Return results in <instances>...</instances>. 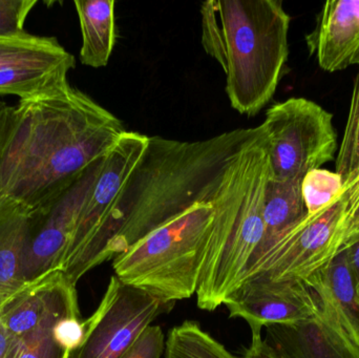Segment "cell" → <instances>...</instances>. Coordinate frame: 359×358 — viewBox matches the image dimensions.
Returning <instances> with one entry per match:
<instances>
[{"label": "cell", "instance_id": "cell-1", "mask_svg": "<svg viewBox=\"0 0 359 358\" xmlns=\"http://www.w3.org/2000/svg\"><path fill=\"white\" fill-rule=\"evenodd\" d=\"M69 80L0 111V199L29 214L50 205L126 132Z\"/></svg>", "mask_w": 359, "mask_h": 358}, {"label": "cell", "instance_id": "cell-2", "mask_svg": "<svg viewBox=\"0 0 359 358\" xmlns=\"http://www.w3.org/2000/svg\"><path fill=\"white\" fill-rule=\"evenodd\" d=\"M255 128H241L194 142L149 137L111 220L109 260L210 193L226 164Z\"/></svg>", "mask_w": 359, "mask_h": 358}, {"label": "cell", "instance_id": "cell-3", "mask_svg": "<svg viewBox=\"0 0 359 358\" xmlns=\"http://www.w3.org/2000/svg\"><path fill=\"white\" fill-rule=\"evenodd\" d=\"M202 43L226 74L232 109L257 115L276 94L289 57L291 17L282 0L202 4Z\"/></svg>", "mask_w": 359, "mask_h": 358}, {"label": "cell", "instance_id": "cell-4", "mask_svg": "<svg viewBox=\"0 0 359 358\" xmlns=\"http://www.w3.org/2000/svg\"><path fill=\"white\" fill-rule=\"evenodd\" d=\"M269 177V145L261 124L228 160L213 197L215 216L196 292L201 310H217L244 282L263 239Z\"/></svg>", "mask_w": 359, "mask_h": 358}, {"label": "cell", "instance_id": "cell-5", "mask_svg": "<svg viewBox=\"0 0 359 358\" xmlns=\"http://www.w3.org/2000/svg\"><path fill=\"white\" fill-rule=\"evenodd\" d=\"M217 185L204 198L116 256L113 259L116 277L164 303L191 298L198 289L215 216L213 197Z\"/></svg>", "mask_w": 359, "mask_h": 358}, {"label": "cell", "instance_id": "cell-6", "mask_svg": "<svg viewBox=\"0 0 359 358\" xmlns=\"http://www.w3.org/2000/svg\"><path fill=\"white\" fill-rule=\"evenodd\" d=\"M149 137L126 132L105 156L80 210L61 271L77 285L88 271L109 260L111 220L118 201L149 146Z\"/></svg>", "mask_w": 359, "mask_h": 358}, {"label": "cell", "instance_id": "cell-7", "mask_svg": "<svg viewBox=\"0 0 359 358\" xmlns=\"http://www.w3.org/2000/svg\"><path fill=\"white\" fill-rule=\"evenodd\" d=\"M270 177L303 182L306 174L337 159L339 151L333 115L314 101L287 99L266 113Z\"/></svg>", "mask_w": 359, "mask_h": 358}, {"label": "cell", "instance_id": "cell-8", "mask_svg": "<svg viewBox=\"0 0 359 358\" xmlns=\"http://www.w3.org/2000/svg\"><path fill=\"white\" fill-rule=\"evenodd\" d=\"M176 303H164L151 294L122 283L115 275L90 319L83 342L67 358H120L158 317Z\"/></svg>", "mask_w": 359, "mask_h": 358}, {"label": "cell", "instance_id": "cell-9", "mask_svg": "<svg viewBox=\"0 0 359 358\" xmlns=\"http://www.w3.org/2000/svg\"><path fill=\"white\" fill-rule=\"evenodd\" d=\"M103 159L88 168L58 199L31 214L23 258V275L27 285L62 268L80 210L96 180Z\"/></svg>", "mask_w": 359, "mask_h": 358}, {"label": "cell", "instance_id": "cell-10", "mask_svg": "<svg viewBox=\"0 0 359 358\" xmlns=\"http://www.w3.org/2000/svg\"><path fill=\"white\" fill-rule=\"evenodd\" d=\"M223 305L230 317L246 321L251 332L309 319L320 308L318 296L305 282L261 277L245 281Z\"/></svg>", "mask_w": 359, "mask_h": 358}, {"label": "cell", "instance_id": "cell-11", "mask_svg": "<svg viewBox=\"0 0 359 358\" xmlns=\"http://www.w3.org/2000/svg\"><path fill=\"white\" fill-rule=\"evenodd\" d=\"M80 315L75 284L58 270L25 286L0 309V321L25 338L52 319Z\"/></svg>", "mask_w": 359, "mask_h": 358}, {"label": "cell", "instance_id": "cell-12", "mask_svg": "<svg viewBox=\"0 0 359 358\" xmlns=\"http://www.w3.org/2000/svg\"><path fill=\"white\" fill-rule=\"evenodd\" d=\"M306 43L329 73L359 65V0L327 1Z\"/></svg>", "mask_w": 359, "mask_h": 358}, {"label": "cell", "instance_id": "cell-13", "mask_svg": "<svg viewBox=\"0 0 359 358\" xmlns=\"http://www.w3.org/2000/svg\"><path fill=\"white\" fill-rule=\"evenodd\" d=\"M266 331V342L289 358H359L358 343L322 308L309 319Z\"/></svg>", "mask_w": 359, "mask_h": 358}, {"label": "cell", "instance_id": "cell-14", "mask_svg": "<svg viewBox=\"0 0 359 358\" xmlns=\"http://www.w3.org/2000/svg\"><path fill=\"white\" fill-rule=\"evenodd\" d=\"M320 308L359 344V296L343 250L305 280Z\"/></svg>", "mask_w": 359, "mask_h": 358}, {"label": "cell", "instance_id": "cell-15", "mask_svg": "<svg viewBox=\"0 0 359 358\" xmlns=\"http://www.w3.org/2000/svg\"><path fill=\"white\" fill-rule=\"evenodd\" d=\"M29 218L16 202L0 199V309L27 286L23 258Z\"/></svg>", "mask_w": 359, "mask_h": 358}, {"label": "cell", "instance_id": "cell-16", "mask_svg": "<svg viewBox=\"0 0 359 358\" xmlns=\"http://www.w3.org/2000/svg\"><path fill=\"white\" fill-rule=\"evenodd\" d=\"M115 0L74 2L81 29L80 61L86 67H107L116 43Z\"/></svg>", "mask_w": 359, "mask_h": 358}, {"label": "cell", "instance_id": "cell-17", "mask_svg": "<svg viewBox=\"0 0 359 358\" xmlns=\"http://www.w3.org/2000/svg\"><path fill=\"white\" fill-rule=\"evenodd\" d=\"M307 214L302 193V182L276 180L269 177L264 197L263 239L249 263L248 269L284 231Z\"/></svg>", "mask_w": 359, "mask_h": 358}, {"label": "cell", "instance_id": "cell-18", "mask_svg": "<svg viewBox=\"0 0 359 358\" xmlns=\"http://www.w3.org/2000/svg\"><path fill=\"white\" fill-rule=\"evenodd\" d=\"M76 65L75 57L58 39L29 32L0 35V69L13 67H55Z\"/></svg>", "mask_w": 359, "mask_h": 358}, {"label": "cell", "instance_id": "cell-19", "mask_svg": "<svg viewBox=\"0 0 359 358\" xmlns=\"http://www.w3.org/2000/svg\"><path fill=\"white\" fill-rule=\"evenodd\" d=\"M75 65L55 67H13L0 69V98L16 96L29 98L41 90L67 81Z\"/></svg>", "mask_w": 359, "mask_h": 358}, {"label": "cell", "instance_id": "cell-20", "mask_svg": "<svg viewBox=\"0 0 359 358\" xmlns=\"http://www.w3.org/2000/svg\"><path fill=\"white\" fill-rule=\"evenodd\" d=\"M164 358H243L232 354L223 344L204 331L196 321L175 326L166 338Z\"/></svg>", "mask_w": 359, "mask_h": 358}, {"label": "cell", "instance_id": "cell-21", "mask_svg": "<svg viewBox=\"0 0 359 358\" xmlns=\"http://www.w3.org/2000/svg\"><path fill=\"white\" fill-rule=\"evenodd\" d=\"M335 172L344 185L359 176V71L354 79L343 140L335 159Z\"/></svg>", "mask_w": 359, "mask_h": 358}, {"label": "cell", "instance_id": "cell-22", "mask_svg": "<svg viewBox=\"0 0 359 358\" xmlns=\"http://www.w3.org/2000/svg\"><path fill=\"white\" fill-rule=\"evenodd\" d=\"M344 187L343 180L330 170H312L302 182V193L308 214H314L330 203Z\"/></svg>", "mask_w": 359, "mask_h": 358}, {"label": "cell", "instance_id": "cell-23", "mask_svg": "<svg viewBox=\"0 0 359 358\" xmlns=\"http://www.w3.org/2000/svg\"><path fill=\"white\" fill-rule=\"evenodd\" d=\"M62 319L65 317L52 319L22 338L25 340V351L21 358H67L71 352L54 336L55 325Z\"/></svg>", "mask_w": 359, "mask_h": 358}, {"label": "cell", "instance_id": "cell-24", "mask_svg": "<svg viewBox=\"0 0 359 358\" xmlns=\"http://www.w3.org/2000/svg\"><path fill=\"white\" fill-rule=\"evenodd\" d=\"M37 0H0V35L25 32V21Z\"/></svg>", "mask_w": 359, "mask_h": 358}, {"label": "cell", "instance_id": "cell-25", "mask_svg": "<svg viewBox=\"0 0 359 358\" xmlns=\"http://www.w3.org/2000/svg\"><path fill=\"white\" fill-rule=\"evenodd\" d=\"M166 338L158 325H149L120 358L164 357Z\"/></svg>", "mask_w": 359, "mask_h": 358}, {"label": "cell", "instance_id": "cell-26", "mask_svg": "<svg viewBox=\"0 0 359 358\" xmlns=\"http://www.w3.org/2000/svg\"><path fill=\"white\" fill-rule=\"evenodd\" d=\"M54 336L65 348L72 352L83 342L86 321H82L80 315L65 317L55 325Z\"/></svg>", "mask_w": 359, "mask_h": 358}, {"label": "cell", "instance_id": "cell-27", "mask_svg": "<svg viewBox=\"0 0 359 358\" xmlns=\"http://www.w3.org/2000/svg\"><path fill=\"white\" fill-rule=\"evenodd\" d=\"M23 351L25 340L0 321V358H21Z\"/></svg>", "mask_w": 359, "mask_h": 358}, {"label": "cell", "instance_id": "cell-28", "mask_svg": "<svg viewBox=\"0 0 359 358\" xmlns=\"http://www.w3.org/2000/svg\"><path fill=\"white\" fill-rule=\"evenodd\" d=\"M243 358H289L270 346L262 338V332H251V344Z\"/></svg>", "mask_w": 359, "mask_h": 358}, {"label": "cell", "instance_id": "cell-29", "mask_svg": "<svg viewBox=\"0 0 359 358\" xmlns=\"http://www.w3.org/2000/svg\"><path fill=\"white\" fill-rule=\"evenodd\" d=\"M343 252L359 296V230L350 237Z\"/></svg>", "mask_w": 359, "mask_h": 358}, {"label": "cell", "instance_id": "cell-30", "mask_svg": "<svg viewBox=\"0 0 359 358\" xmlns=\"http://www.w3.org/2000/svg\"><path fill=\"white\" fill-rule=\"evenodd\" d=\"M6 103L4 102V101L0 100V111H1L2 109H4V107L6 106Z\"/></svg>", "mask_w": 359, "mask_h": 358}]
</instances>
